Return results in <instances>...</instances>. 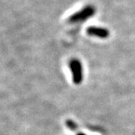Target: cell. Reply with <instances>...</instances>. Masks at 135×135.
<instances>
[{
    "label": "cell",
    "mask_w": 135,
    "mask_h": 135,
    "mask_svg": "<svg viewBox=\"0 0 135 135\" xmlns=\"http://www.w3.org/2000/svg\"><path fill=\"white\" fill-rule=\"evenodd\" d=\"M87 33L90 36L97 37L99 39H107L110 36V32L108 29L98 26H89L87 28Z\"/></svg>",
    "instance_id": "3957f363"
},
{
    "label": "cell",
    "mask_w": 135,
    "mask_h": 135,
    "mask_svg": "<svg viewBox=\"0 0 135 135\" xmlns=\"http://www.w3.org/2000/svg\"><path fill=\"white\" fill-rule=\"evenodd\" d=\"M95 12L96 9L93 5H86L83 9H81L77 12H75L74 14L70 16L69 20L70 23H78L92 17L95 14Z\"/></svg>",
    "instance_id": "6da1fadb"
},
{
    "label": "cell",
    "mask_w": 135,
    "mask_h": 135,
    "mask_svg": "<svg viewBox=\"0 0 135 135\" xmlns=\"http://www.w3.org/2000/svg\"><path fill=\"white\" fill-rule=\"evenodd\" d=\"M69 69L72 73V79L75 84H80L83 82V66L82 63L77 59H72L69 62Z\"/></svg>",
    "instance_id": "7a4b0ae2"
},
{
    "label": "cell",
    "mask_w": 135,
    "mask_h": 135,
    "mask_svg": "<svg viewBox=\"0 0 135 135\" xmlns=\"http://www.w3.org/2000/svg\"><path fill=\"white\" fill-rule=\"evenodd\" d=\"M77 135H86V134H84V133H78Z\"/></svg>",
    "instance_id": "5b68a950"
},
{
    "label": "cell",
    "mask_w": 135,
    "mask_h": 135,
    "mask_svg": "<svg viewBox=\"0 0 135 135\" xmlns=\"http://www.w3.org/2000/svg\"><path fill=\"white\" fill-rule=\"evenodd\" d=\"M66 124H67L68 127H69V129H71V130H75V127H76V125H75L72 120H68Z\"/></svg>",
    "instance_id": "277c9868"
}]
</instances>
